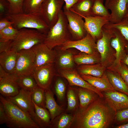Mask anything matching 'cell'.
<instances>
[{
  "mask_svg": "<svg viewBox=\"0 0 128 128\" xmlns=\"http://www.w3.org/2000/svg\"><path fill=\"white\" fill-rule=\"evenodd\" d=\"M112 112L105 101L98 97L85 109L75 113L71 128H107L114 119Z\"/></svg>",
  "mask_w": 128,
  "mask_h": 128,
  "instance_id": "1",
  "label": "cell"
},
{
  "mask_svg": "<svg viewBox=\"0 0 128 128\" xmlns=\"http://www.w3.org/2000/svg\"><path fill=\"white\" fill-rule=\"evenodd\" d=\"M0 101L7 116V126L12 128H39L31 117L9 100L1 95Z\"/></svg>",
  "mask_w": 128,
  "mask_h": 128,
  "instance_id": "2",
  "label": "cell"
},
{
  "mask_svg": "<svg viewBox=\"0 0 128 128\" xmlns=\"http://www.w3.org/2000/svg\"><path fill=\"white\" fill-rule=\"evenodd\" d=\"M5 15V17L13 23V26L18 30L23 28L32 29L46 34L50 29L40 13H6Z\"/></svg>",
  "mask_w": 128,
  "mask_h": 128,
  "instance_id": "3",
  "label": "cell"
},
{
  "mask_svg": "<svg viewBox=\"0 0 128 128\" xmlns=\"http://www.w3.org/2000/svg\"><path fill=\"white\" fill-rule=\"evenodd\" d=\"M71 35L68 27L67 18L62 10L56 23L50 28L46 34L43 43L50 49L61 46L67 41L71 40Z\"/></svg>",
  "mask_w": 128,
  "mask_h": 128,
  "instance_id": "4",
  "label": "cell"
},
{
  "mask_svg": "<svg viewBox=\"0 0 128 128\" xmlns=\"http://www.w3.org/2000/svg\"><path fill=\"white\" fill-rule=\"evenodd\" d=\"M19 30L18 36L13 41L10 49L17 52L31 49L43 43L46 34L34 29L23 28Z\"/></svg>",
  "mask_w": 128,
  "mask_h": 128,
  "instance_id": "5",
  "label": "cell"
},
{
  "mask_svg": "<svg viewBox=\"0 0 128 128\" xmlns=\"http://www.w3.org/2000/svg\"><path fill=\"white\" fill-rule=\"evenodd\" d=\"M114 36V29L104 26L102 28V37L96 42L97 50L101 57L100 63L106 69L115 60L114 50L110 43L111 40Z\"/></svg>",
  "mask_w": 128,
  "mask_h": 128,
  "instance_id": "6",
  "label": "cell"
},
{
  "mask_svg": "<svg viewBox=\"0 0 128 128\" xmlns=\"http://www.w3.org/2000/svg\"><path fill=\"white\" fill-rule=\"evenodd\" d=\"M35 55L32 49L18 52L14 74L18 76H32L35 67Z\"/></svg>",
  "mask_w": 128,
  "mask_h": 128,
  "instance_id": "7",
  "label": "cell"
},
{
  "mask_svg": "<svg viewBox=\"0 0 128 128\" xmlns=\"http://www.w3.org/2000/svg\"><path fill=\"white\" fill-rule=\"evenodd\" d=\"M64 3V0H45L43 2L41 14L50 28L57 21Z\"/></svg>",
  "mask_w": 128,
  "mask_h": 128,
  "instance_id": "8",
  "label": "cell"
},
{
  "mask_svg": "<svg viewBox=\"0 0 128 128\" xmlns=\"http://www.w3.org/2000/svg\"><path fill=\"white\" fill-rule=\"evenodd\" d=\"M63 11L67 19L68 28L72 37L75 40L84 37L87 33L82 17L70 9L67 10L63 8Z\"/></svg>",
  "mask_w": 128,
  "mask_h": 128,
  "instance_id": "9",
  "label": "cell"
},
{
  "mask_svg": "<svg viewBox=\"0 0 128 128\" xmlns=\"http://www.w3.org/2000/svg\"><path fill=\"white\" fill-rule=\"evenodd\" d=\"M60 47L61 50L74 48L81 52L88 54H93L98 52L96 41L87 33L82 38L76 40H68Z\"/></svg>",
  "mask_w": 128,
  "mask_h": 128,
  "instance_id": "10",
  "label": "cell"
},
{
  "mask_svg": "<svg viewBox=\"0 0 128 128\" xmlns=\"http://www.w3.org/2000/svg\"><path fill=\"white\" fill-rule=\"evenodd\" d=\"M55 74L53 64H50L36 68L32 76L38 86L45 90L50 88Z\"/></svg>",
  "mask_w": 128,
  "mask_h": 128,
  "instance_id": "11",
  "label": "cell"
},
{
  "mask_svg": "<svg viewBox=\"0 0 128 128\" xmlns=\"http://www.w3.org/2000/svg\"><path fill=\"white\" fill-rule=\"evenodd\" d=\"M83 18L87 33L96 41L102 37L103 27L109 22V17L91 16Z\"/></svg>",
  "mask_w": 128,
  "mask_h": 128,
  "instance_id": "12",
  "label": "cell"
},
{
  "mask_svg": "<svg viewBox=\"0 0 128 128\" xmlns=\"http://www.w3.org/2000/svg\"><path fill=\"white\" fill-rule=\"evenodd\" d=\"M32 92L20 89L16 96L6 98L29 114L34 120L35 114L34 105L31 98Z\"/></svg>",
  "mask_w": 128,
  "mask_h": 128,
  "instance_id": "13",
  "label": "cell"
},
{
  "mask_svg": "<svg viewBox=\"0 0 128 128\" xmlns=\"http://www.w3.org/2000/svg\"><path fill=\"white\" fill-rule=\"evenodd\" d=\"M60 76L68 81L70 86H76L91 90L96 93L99 97H104L102 93L84 80L77 71L73 69H60Z\"/></svg>",
  "mask_w": 128,
  "mask_h": 128,
  "instance_id": "14",
  "label": "cell"
},
{
  "mask_svg": "<svg viewBox=\"0 0 128 128\" xmlns=\"http://www.w3.org/2000/svg\"><path fill=\"white\" fill-rule=\"evenodd\" d=\"M32 49L35 55V68L46 64H53L57 55L53 49H50L43 43L37 44Z\"/></svg>",
  "mask_w": 128,
  "mask_h": 128,
  "instance_id": "15",
  "label": "cell"
},
{
  "mask_svg": "<svg viewBox=\"0 0 128 128\" xmlns=\"http://www.w3.org/2000/svg\"><path fill=\"white\" fill-rule=\"evenodd\" d=\"M104 92L105 101L114 112L128 108V96L115 90Z\"/></svg>",
  "mask_w": 128,
  "mask_h": 128,
  "instance_id": "16",
  "label": "cell"
},
{
  "mask_svg": "<svg viewBox=\"0 0 128 128\" xmlns=\"http://www.w3.org/2000/svg\"><path fill=\"white\" fill-rule=\"evenodd\" d=\"M128 3V0H109L105 3V6L111 12L110 23H118L125 17Z\"/></svg>",
  "mask_w": 128,
  "mask_h": 128,
  "instance_id": "17",
  "label": "cell"
},
{
  "mask_svg": "<svg viewBox=\"0 0 128 128\" xmlns=\"http://www.w3.org/2000/svg\"><path fill=\"white\" fill-rule=\"evenodd\" d=\"M18 75L14 73L9 74L7 76L0 78V93L6 97L17 95L20 88L17 81Z\"/></svg>",
  "mask_w": 128,
  "mask_h": 128,
  "instance_id": "18",
  "label": "cell"
},
{
  "mask_svg": "<svg viewBox=\"0 0 128 128\" xmlns=\"http://www.w3.org/2000/svg\"><path fill=\"white\" fill-rule=\"evenodd\" d=\"M113 29L114 36L111 39L110 43L115 50V60L111 65H114L121 62L126 55L124 49L127 45V41L120 32L116 29Z\"/></svg>",
  "mask_w": 128,
  "mask_h": 128,
  "instance_id": "19",
  "label": "cell"
},
{
  "mask_svg": "<svg viewBox=\"0 0 128 128\" xmlns=\"http://www.w3.org/2000/svg\"><path fill=\"white\" fill-rule=\"evenodd\" d=\"M81 76L84 80L101 92L114 90L109 81L105 72L101 77L89 75H82Z\"/></svg>",
  "mask_w": 128,
  "mask_h": 128,
  "instance_id": "20",
  "label": "cell"
},
{
  "mask_svg": "<svg viewBox=\"0 0 128 128\" xmlns=\"http://www.w3.org/2000/svg\"><path fill=\"white\" fill-rule=\"evenodd\" d=\"M18 52L10 49L0 54V65L8 73H14Z\"/></svg>",
  "mask_w": 128,
  "mask_h": 128,
  "instance_id": "21",
  "label": "cell"
},
{
  "mask_svg": "<svg viewBox=\"0 0 128 128\" xmlns=\"http://www.w3.org/2000/svg\"><path fill=\"white\" fill-rule=\"evenodd\" d=\"M45 107L50 113L51 121L64 112L63 106L58 105L54 97V94L50 88L45 90Z\"/></svg>",
  "mask_w": 128,
  "mask_h": 128,
  "instance_id": "22",
  "label": "cell"
},
{
  "mask_svg": "<svg viewBox=\"0 0 128 128\" xmlns=\"http://www.w3.org/2000/svg\"><path fill=\"white\" fill-rule=\"evenodd\" d=\"M105 73L114 89L128 96V85L118 73L106 69Z\"/></svg>",
  "mask_w": 128,
  "mask_h": 128,
  "instance_id": "23",
  "label": "cell"
},
{
  "mask_svg": "<svg viewBox=\"0 0 128 128\" xmlns=\"http://www.w3.org/2000/svg\"><path fill=\"white\" fill-rule=\"evenodd\" d=\"M77 88L79 101V109L80 110L86 108L98 98V95L91 90L80 87Z\"/></svg>",
  "mask_w": 128,
  "mask_h": 128,
  "instance_id": "24",
  "label": "cell"
},
{
  "mask_svg": "<svg viewBox=\"0 0 128 128\" xmlns=\"http://www.w3.org/2000/svg\"><path fill=\"white\" fill-rule=\"evenodd\" d=\"M77 71L80 75H89L101 77L105 73L106 69L100 63L91 64H83L79 65Z\"/></svg>",
  "mask_w": 128,
  "mask_h": 128,
  "instance_id": "25",
  "label": "cell"
},
{
  "mask_svg": "<svg viewBox=\"0 0 128 128\" xmlns=\"http://www.w3.org/2000/svg\"><path fill=\"white\" fill-rule=\"evenodd\" d=\"M32 102L34 105L35 114L34 121L39 128H50L51 119L49 111L46 108L38 106Z\"/></svg>",
  "mask_w": 128,
  "mask_h": 128,
  "instance_id": "26",
  "label": "cell"
},
{
  "mask_svg": "<svg viewBox=\"0 0 128 128\" xmlns=\"http://www.w3.org/2000/svg\"><path fill=\"white\" fill-rule=\"evenodd\" d=\"M75 113H62L51 121L50 128H71L74 120Z\"/></svg>",
  "mask_w": 128,
  "mask_h": 128,
  "instance_id": "27",
  "label": "cell"
},
{
  "mask_svg": "<svg viewBox=\"0 0 128 128\" xmlns=\"http://www.w3.org/2000/svg\"><path fill=\"white\" fill-rule=\"evenodd\" d=\"M94 0H80L70 9L83 17L92 16Z\"/></svg>",
  "mask_w": 128,
  "mask_h": 128,
  "instance_id": "28",
  "label": "cell"
},
{
  "mask_svg": "<svg viewBox=\"0 0 128 128\" xmlns=\"http://www.w3.org/2000/svg\"><path fill=\"white\" fill-rule=\"evenodd\" d=\"M57 56L55 61L60 69H73L74 62V55L69 49L64 50Z\"/></svg>",
  "mask_w": 128,
  "mask_h": 128,
  "instance_id": "29",
  "label": "cell"
},
{
  "mask_svg": "<svg viewBox=\"0 0 128 128\" xmlns=\"http://www.w3.org/2000/svg\"><path fill=\"white\" fill-rule=\"evenodd\" d=\"M82 52L74 55V63L78 65L93 64L100 63L101 57L98 52L92 54Z\"/></svg>",
  "mask_w": 128,
  "mask_h": 128,
  "instance_id": "30",
  "label": "cell"
},
{
  "mask_svg": "<svg viewBox=\"0 0 128 128\" xmlns=\"http://www.w3.org/2000/svg\"><path fill=\"white\" fill-rule=\"evenodd\" d=\"M67 107L68 112H75L79 107V100L77 88L69 87L67 92Z\"/></svg>",
  "mask_w": 128,
  "mask_h": 128,
  "instance_id": "31",
  "label": "cell"
},
{
  "mask_svg": "<svg viewBox=\"0 0 128 128\" xmlns=\"http://www.w3.org/2000/svg\"><path fill=\"white\" fill-rule=\"evenodd\" d=\"M17 81L20 89L32 91L38 86L32 75L18 76Z\"/></svg>",
  "mask_w": 128,
  "mask_h": 128,
  "instance_id": "32",
  "label": "cell"
},
{
  "mask_svg": "<svg viewBox=\"0 0 128 128\" xmlns=\"http://www.w3.org/2000/svg\"><path fill=\"white\" fill-rule=\"evenodd\" d=\"M105 26L109 28L116 29L120 32L127 41L126 48L128 50V18L125 17L117 23L109 22Z\"/></svg>",
  "mask_w": 128,
  "mask_h": 128,
  "instance_id": "33",
  "label": "cell"
},
{
  "mask_svg": "<svg viewBox=\"0 0 128 128\" xmlns=\"http://www.w3.org/2000/svg\"><path fill=\"white\" fill-rule=\"evenodd\" d=\"M45 0H24L23 4V13H41L42 4Z\"/></svg>",
  "mask_w": 128,
  "mask_h": 128,
  "instance_id": "34",
  "label": "cell"
},
{
  "mask_svg": "<svg viewBox=\"0 0 128 128\" xmlns=\"http://www.w3.org/2000/svg\"><path fill=\"white\" fill-rule=\"evenodd\" d=\"M32 92L31 98L33 102L38 106L46 108L45 90L38 86Z\"/></svg>",
  "mask_w": 128,
  "mask_h": 128,
  "instance_id": "35",
  "label": "cell"
},
{
  "mask_svg": "<svg viewBox=\"0 0 128 128\" xmlns=\"http://www.w3.org/2000/svg\"><path fill=\"white\" fill-rule=\"evenodd\" d=\"M101 0H94L92 9V16L109 17L110 14Z\"/></svg>",
  "mask_w": 128,
  "mask_h": 128,
  "instance_id": "36",
  "label": "cell"
},
{
  "mask_svg": "<svg viewBox=\"0 0 128 128\" xmlns=\"http://www.w3.org/2000/svg\"><path fill=\"white\" fill-rule=\"evenodd\" d=\"M19 30L12 25L7 27L0 31V41H13L18 36Z\"/></svg>",
  "mask_w": 128,
  "mask_h": 128,
  "instance_id": "37",
  "label": "cell"
},
{
  "mask_svg": "<svg viewBox=\"0 0 128 128\" xmlns=\"http://www.w3.org/2000/svg\"><path fill=\"white\" fill-rule=\"evenodd\" d=\"M106 69L118 73L128 85V67L121 62L120 63L111 65Z\"/></svg>",
  "mask_w": 128,
  "mask_h": 128,
  "instance_id": "38",
  "label": "cell"
},
{
  "mask_svg": "<svg viewBox=\"0 0 128 128\" xmlns=\"http://www.w3.org/2000/svg\"><path fill=\"white\" fill-rule=\"evenodd\" d=\"M9 3L7 13L17 14L23 13V4L24 0H6Z\"/></svg>",
  "mask_w": 128,
  "mask_h": 128,
  "instance_id": "39",
  "label": "cell"
},
{
  "mask_svg": "<svg viewBox=\"0 0 128 128\" xmlns=\"http://www.w3.org/2000/svg\"><path fill=\"white\" fill-rule=\"evenodd\" d=\"M54 91L58 100L61 102L63 101L65 98L66 87L65 83L61 79H57L54 87Z\"/></svg>",
  "mask_w": 128,
  "mask_h": 128,
  "instance_id": "40",
  "label": "cell"
},
{
  "mask_svg": "<svg viewBox=\"0 0 128 128\" xmlns=\"http://www.w3.org/2000/svg\"><path fill=\"white\" fill-rule=\"evenodd\" d=\"M115 119L117 123L119 124L128 122V108L116 112Z\"/></svg>",
  "mask_w": 128,
  "mask_h": 128,
  "instance_id": "41",
  "label": "cell"
},
{
  "mask_svg": "<svg viewBox=\"0 0 128 128\" xmlns=\"http://www.w3.org/2000/svg\"><path fill=\"white\" fill-rule=\"evenodd\" d=\"M13 41H0V53L10 49Z\"/></svg>",
  "mask_w": 128,
  "mask_h": 128,
  "instance_id": "42",
  "label": "cell"
},
{
  "mask_svg": "<svg viewBox=\"0 0 128 128\" xmlns=\"http://www.w3.org/2000/svg\"><path fill=\"white\" fill-rule=\"evenodd\" d=\"M7 114L2 103H0V124H6L7 121Z\"/></svg>",
  "mask_w": 128,
  "mask_h": 128,
  "instance_id": "43",
  "label": "cell"
},
{
  "mask_svg": "<svg viewBox=\"0 0 128 128\" xmlns=\"http://www.w3.org/2000/svg\"><path fill=\"white\" fill-rule=\"evenodd\" d=\"M13 23L6 17L1 18L0 20V31L9 26L12 25Z\"/></svg>",
  "mask_w": 128,
  "mask_h": 128,
  "instance_id": "44",
  "label": "cell"
},
{
  "mask_svg": "<svg viewBox=\"0 0 128 128\" xmlns=\"http://www.w3.org/2000/svg\"><path fill=\"white\" fill-rule=\"evenodd\" d=\"M6 0H0V15H2L5 13L6 8L8 9L9 3Z\"/></svg>",
  "mask_w": 128,
  "mask_h": 128,
  "instance_id": "45",
  "label": "cell"
},
{
  "mask_svg": "<svg viewBox=\"0 0 128 128\" xmlns=\"http://www.w3.org/2000/svg\"><path fill=\"white\" fill-rule=\"evenodd\" d=\"M80 0H64L65 5L64 8L67 10H69L77 2Z\"/></svg>",
  "mask_w": 128,
  "mask_h": 128,
  "instance_id": "46",
  "label": "cell"
},
{
  "mask_svg": "<svg viewBox=\"0 0 128 128\" xmlns=\"http://www.w3.org/2000/svg\"><path fill=\"white\" fill-rule=\"evenodd\" d=\"M9 74L0 65V78L4 77L7 76Z\"/></svg>",
  "mask_w": 128,
  "mask_h": 128,
  "instance_id": "47",
  "label": "cell"
},
{
  "mask_svg": "<svg viewBox=\"0 0 128 128\" xmlns=\"http://www.w3.org/2000/svg\"><path fill=\"white\" fill-rule=\"evenodd\" d=\"M121 62L125 65H128V54L125 55Z\"/></svg>",
  "mask_w": 128,
  "mask_h": 128,
  "instance_id": "48",
  "label": "cell"
},
{
  "mask_svg": "<svg viewBox=\"0 0 128 128\" xmlns=\"http://www.w3.org/2000/svg\"><path fill=\"white\" fill-rule=\"evenodd\" d=\"M117 128H128V123L119 125L116 127Z\"/></svg>",
  "mask_w": 128,
  "mask_h": 128,
  "instance_id": "49",
  "label": "cell"
},
{
  "mask_svg": "<svg viewBox=\"0 0 128 128\" xmlns=\"http://www.w3.org/2000/svg\"><path fill=\"white\" fill-rule=\"evenodd\" d=\"M128 18V3L127 5V12L126 15L125 17Z\"/></svg>",
  "mask_w": 128,
  "mask_h": 128,
  "instance_id": "50",
  "label": "cell"
},
{
  "mask_svg": "<svg viewBox=\"0 0 128 128\" xmlns=\"http://www.w3.org/2000/svg\"><path fill=\"white\" fill-rule=\"evenodd\" d=\"M109 0H105V3L107 2Z\"/></svg>",
  "mask_w": 128,
  "mask_h": 128,
  "instance_id": "51",
  "label": "cell"
},
{
  "mask_svg": "<svg viewBox=\"0 0 128 128\" xmlns=\"http://www.w3.org/2000/svg\"><path fill=\"white\" fill-rule=\"evenodd\" d=\"M102 0V1H103L104 0Z\"/></svg>",
  "mask_w": 128,
  "mask_h": 128,
  "instance_id": "52",
  "label": "cell"
}]
</instances>
